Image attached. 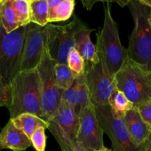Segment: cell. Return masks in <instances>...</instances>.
Instances as JSON below:
<instances>
[{
    "label": "cell",
    "instance_id": "6da1fadb",
    "mask_svg": "<svg viewBox=\"0 0 151 151\" xmlns=\"http://www.w3.org/2000/svg\"><path fill=\"white\" fill-rule=\"evenodd\" d=\"M10 119L29 113L42 119L40 78L37 69L21 71L10 83Z\"/></svg>",
    "mask_w": 151,
    "mask_h": 151
},
{
    "label": "cell",
    "instance_id": "7a4b0ae2",
    "mask_svg": "<svg viewBox=\"0 0 151 151\" xmlns=\"http://www.w3.org/2000/svg\"><path fill=\"white\" fill-rule=\"evenodd\" d=\"M129 10L135 26L129 38L128 58L151 72V25L150 10L139 0H130Z\"/></svg>",
    "mask_w": 151,
    "mask_h": 151
},
{
    "label": "cell",
    "instance_id": "3957f363",
    "mask_svg": "<svg viewBox=\"0 0 151 151\" xmlns=\"http://www.w3.org/2000/svg\"><path fill=\"white\" fill-rule=\"evenodd\" d=\"M115 88L126 96L134 107L151 100V72L127 58L114 75Z\"/></svg>",
    "mask_w": 151,
    "mask_h": 151
},
{
    "label": "cell",
    "instance_id": "277c9868",
    "mask_svg": "<svg viewBox=\"0 0 151 151\" xmlns=\"http://www.w3.org/2000/svg\"><path fill=\"white\" fill-rule=\"evenodd\" d=\"M104 24L96 35V45L103 55L107 69L112 76L118 72L127 58V49L120 41L118 26L111 14V1H103Z\"/></svg>",
    "mask_w": 151,
    "mask_h": 151
},
{
    "label": "cell",
    "instance_id": "5b68a950",
    "mask_svg": "<svg viewBox=\"0 0 151 151\" xmlns=\"http://www.w3.org/2000/svg\"><path fill=\"white\" fill-rule=\"evenodd\" d=\"M28 25L7 33L0 22V78L10 86L20 72Z\"/></svg>",
    "mask_w": 151,
    "mask_h": 151
},
{
    "label": "cell",
    "instance_id": "8992f818",
    "mask_svg": "<svg viewBox=\"0 0 151 151\" xmlns=\"http://www.w3.org/2000/svg\"><path fill=\"white\" fill-rule=\"evenodd\" d=\"M56 63L44 49L42 58L36 67L40 78L42 119L49 122L56 114L62 99L63 91L56 83L54 68Z\"/></svg>",
    "mask_w": 151,
    "mask_h": 151
},
{
    "label": "cell",
    "instance_id": "52a82bcc",
    "mask_svg": "<svg viewBox=\"0 0 151 151\" xmlns=\"http://www.w3.org/2000/svg\"><path fill=\"white\" fill-rule=\"evenodd\" d=\"M99 60L96 63L86 61V83L90 92V101L94 106L108 105V100L115 89L114 77L107 69L103 55L96 44Z\"/></svg>",
    "mask_w": 151,
    "mask_h": 151
},
{
    "label": "cell",
    "instance_id": "ba28073f",
    "mask_svg": "<svg viewBox=\"0 0 151 151\" xmlns=\"http://www.w3.org/2000/svg\"><path fill=\"white\" fill-rule=\"evenodd\" d=\"M104 133L108 136L114 151H145V143L138 145L130 137L123 119L115 114L109 105L94 106Z\"/></svg>",
    "mask_w": 151,
    "mask_h": 151
},
{
    "label": "cell",
    "instance_id": "9c48e42d",
    "mask_svg": "<svg viewBox=\"0 0 151 151\" xmlns=\"http://www.w3.org/2000/svg\"><path fill=\"white\" fill-rule=\"evenodd\" d=\"M81 20L74 16L70 23L65 25H46L47 41L46 50L50 57L58 64H67L70 51L74 48L73 35Z\"/></svg>",
    "mask_w": 151,
    "mask_h": 151
},
{
    "label": "cell",
    "instance_id": "30bf717a",
    "mask_svg": "<svg viewBox=\"0 0 151 151\" xmlns=\"http://www.w3.org/2000/svg\"><path fill=\"white\" fill-rule=\"evenodd\" d=\"M79 118L75 111L62 100L56 114L49 122L50 131L59 141L62 151H71L76 142Z\"/></svg>",
    "mask_w": 151,
    "mask_h": 151
},
{
    "label": "cell",
    "instance_id": "8fae6325",
    "mask_svg": "<svg viewBox=\"0 0 151 151\" xmlns=\"http://www.w3.org/2000/svg\"><path fill=\"white\" fill-rule=\"evenodd\" d=\"M78 118L77 142L84 146L87 151H97L103 148L104 131L98 120L94 106L89 103L81 111Z\"/></svg>",
    "mask_w": 151,
    "mask_h": 151
},
{
    "label": "cell",
    "instance_id": "7c38bea8",
    "mask_svg": "<svg viewBox=\"0 0 151 151\" xmlns=\"http://www.w3.org/2000/svg\"><path fill=\"white\" fill-rule=\"evenodd\" d=\"M46 26L41 27L30 23L24 47L20 72L36 69L42 58L46 47Z\"/></svg>",
    "mask_w": 151,
    "mask_h": 151
},
{
    "label": "cell",
    "instance_id": "4fadbf2b",
    "mask_svg": "<svg viewBox=\"0 0 151 151\" xmlns=\"http://www.w3.org/2000/svg\"><path fill=\"white\" fill-rule=\"evenodd\" d=\"M62 100L70 106L77 114L90 103V92L86 83L85 72L76 76L73 83L62 93Z\"/></svg>",
    "mask_w": 151,
    "mask_h": 151
},
{
    "label": "cell",
    "instance_id": "5bb4252c",
    "mask_svg": "<svg viewBox=\"0 0 151 151\" xmlns=\"http://www.w3.org/2000/svg\"><path fill=\"white\" fill-rule=\"evenodd\" d=\"M122 119L133 141L138 145L144 144L151 133V126L144 120L138 108L127 111Z\"/></svg>",
    "mask_w": 151,
    "mask_h": 151
},
{
    "label": "cell",
    "instance_id": "9a60e30c",
    "mask_svg": "<svg viewBox=\"0 0 151 151\" xmlns=\"http://www.w3.org/2000/svg\"><path fill=\"white\" fill-rule=\"evenodd\" d=\"M0 145L1 149L24 151L32 144L30 138L23 131L16 128L10 119L0 132Z\"/></svg>",
    "mask_w": 151,
    "mask_h": 151
},
{
    "label": "cell",
    "instance_id": "2e32d148",
    "mask_svg": "<svg viewBox=\"0 0 151 151\" xmlns=\"http://www.w3.org/2000/svg\"><path fill=\"white\" fill-rule=\"evenodd\" d=\"M93 31L94 29L88 28L87 25L81 22L74 32V48L85 61L96 63L99 60L96 47L90 39V34Z\"/></svg>",
    "mask_w": 151,
    "mask_h": 151
},
{
    "label": "cell",
    "instance_id": "e0dca14e",
    "mask_svg": "<svg viewBox=\"0 0 151 151\" xmlns=\"http://www.w3.org/2000/svg\"><path fill=\"white\" fill-rule=\"evenodd\" d=\"M48 22H62L69 19L75 8L74 0H47Z\"/></svg>",
    "mask_w": 151,
    "mask_h": 151
},
{
    "label": "cell",
    "instance_id": "ac0fdd59",
    "mask_svg": "<svg viewBox=\"0 0 151 151\" xmlns=\"http://www.w3.org/2000/svg\"><path fill=\"white\" fill-rule=\"evenodd\" d=\"M11 120L15 126L23 131L28 138H30L33 133L38 128H48L49 127V122L29 113L22 114Z\"/></svg>",
    "mask_w": 151,
    "mask_h": 151
},
{
    "label": "cell",
    "instance_id": "d6986e66",
    "mask_svg": "<svg viewBox=\"0 0 151 151\" xmlns=\"http://www.w3.org/2000/svg\"><path fill=\"white\" fill-rule=\"evenodd\" d=\"M0 22L7 33L20 27L11 0H0Z\"/></svg>",
    "mask_w": 151,
    "mask_h": 151
},
{
    "label": "cell",
    "instance_id": "ffe728a7",
    "mask_svg": "<svg viewBox=\"0 0 151 151\" xmlns=\"http://www.w3.org/2000/svg\"><path fill=\"white\" fill-rule=\"evenodd\" d=\"M30 23L45 27L48 22V6L47 0H29Z\"/></svg>",
    "mask_w": 151,
    "mask_h": 151
},
{
    "label": "cell",
    "instance_id": "44dd1931",
    "mask_svg": "<svg viewBox=\"0 0 151 151\" xmlns=\"http://www.w3.org/2000/svg\"><path fill=\"white\" fill-rule=\"evenodd\" d=\"M108 105L110 106L114 113L121 118L127 111L134 107L126 96L116 88L110 96Z\"/></svg>",
    "mask_w": 151,
    "mask_h": 151
},
{
    "label": "cell",
    "instance_id": "7402d4cb",
    "mask_svg": "<svg viewBox=\"0 0 151 151\" xmlns=\"http://www.w3.org/2000/svg\"><path fill=\"white\" fill-rule=\"evenodd\" d=\"M56 83L62 91H66L73 83L76 76L67 64L56 63L54 68Z\"/></svg>",
    "mask_w": 151,
    "mask_h": 151
},
{
    "label": "cell",
    "instance_id": "603a6c76",
    "mask_svg": "<svg viewBox=\"0 0 151 151\" xmlns=\"http://www.w3.org/2000/svg\"><path fill=\"white\" fill-rule=\"evenodd\" d=\"M11 3L20 27L29 24L30 23L29 0H11Z\"/></svg>",
    "mask_w": 151,
    "mask_h": 151
},
{
    "label": "cell",
    "instance_id": "cb8c5ba5",
    "mask_svg": "<svg viewBox=\"0 0 151 151\" xmlns=\"http://www.w3.org/2000/svg\"><path fill=\"white\" fill-rule=\"evenodd\" d=\"M67 65L76 76L82 75L85 71V60L75 48H73L68 54Z\"/></svg>",
    "mask_w": 151,
    "mask_h": 151
},
{
    "label": "cell",
    "instance_id": "d4e9b609",
    "mask_svg": "<svg viewBox=\"0 0 151 151\" xmlns=\"http://www.w3.org/2000/svg\"><path fill=\"white\" fill-rule=\"evenodd\" d=\"M45 128H38L31 135V144L36 151H45L47 137L45 135Z\"/></svg>",
    "mask_w": 151,
    "mask_h": 151
},
{
    "label": "cell",
    "instance_id": "484cf974",
    "mask_svg": "<svg viewBox=\"0 0 151 151\" xmlns=\"http://www.w3.org/2000/svg\"><path fill=\"white\" fill-rule=\"evenodd\" d=\"M10 103V86L0 78V107H8Z\"/></svg>",
    "mask_w": 151,
    "mask_h": 151
},
{
    "label": "cell",
    "instance_id": "4316f807",
    "mask_svg": "<svg viewBox=\"0 0 151 151\" xmlns=\"http://www.w3.org/2000/svg\"><path fill=\"white\" fill-rule=\"evenodd\" d=\"M141 116H142L144 120L151 126V100L144 105L138 107Z\"/></svg>",
    "mask_w": 151,
    "mask_h": 151
},
{
    "label": "cell",
    "instance_id": "83f0119b",
    "mask_svg": "<svg viewBox=\"0 0 151 151\" xmlns=\"http://www.w3.org/2000/svg\"><path fill=\"white\" fill-rule=\"evenodd\" d=\"M71 151H87V149L84 147L83 145H81L80 143L76 142L71 147Z\"/></svg>",
    "mask_w": 151,
    "mask_h": 151
},
{
    "label": "cell",
    "instance_id": "f1b7e54d",
    "mask_svg": "<svg viewBox=\"0 0 151 151\" xmlns=\"http://www.w3.org/2000/svg\"><path fill=\"white\" fill-rule=\"evenodd\" d=\"M98 1H81V3L83 4L84 7L86 9H87L88 10H91L92 7L93 6V4L96 2H97Z\"/></svg>",
    "mask_w": 151,
    "mask_h": 151
},
{
    "label": "cell",
    "instance_id": "f546056e",
    "mask_svg": "<svg viewBox=\"0 0 151 151\" xmlns=\"http://www.w3.org/2000/svg\"><path fill=\"white\" fill-rule=\"evenodd\" d=\"M145 151H151V133L145 142Z\"/></svg>",
    "mask_w": 151,
    "mask_h": 151
},
{
    "label": "cell",
    "instance_id": "4dcf8cb0",
    "mask_svg": "<svg viewBox=\"0 0 151 151\" xmlns=\"http://www.w3.org/2000/svg\"><path fill=\"white\" fill-rule=\"evenodd\" d=\"M130 0H121V1H116L115 2L117 3L118 4H119L120 7H124L125 6H127L130 3Z\"/></svg>",
    "mask_w": 151,
    "mask_h": 151
},
{
    "label": "cell",
    "instance_id": "1f68e13d",
    "mask_svg": "<svg viewBox=\"0 0 151 151\" xmlns=\"http://www.w3.org/2000/svg\"><path fill=\"white\" fill-rule=\"evenodd\" d=\"M139 1H140L141 4L146 6L148 8L150 7L151 9V0H139Z\"/></svg>",
    "mask_w": 151,
    "mask_h": 151
},
{
    "label": "cell",
    "instance_id": "d6a6232c",
    "mask_svg": "<svg viewBox=\"0 0 151 151\" xmlns=\"http://www.w3.org/2000/svg\"><path fill=\"white\" fill-rule=\"evenodd\" d=\"M97 151H114V150H111V149L107 148V147H104L102 149H101V150H97Z\"/></svg>",
    "mask_w": 151,
    "mask_h": 151
},
{
    "label": "cell",
    "instance_id": "836d02e7",
    "mask_svg": "<svg viewBox=\"0 0 151 151\" xmlns=\"http://www.w3.org/2000/svg\"><path fill=\"white\" fill-rule=\"evenodd\" d=\"M149 21H150V25H151V9H150V18H149Z\"/></svg>",
    "mask_w": 151,
    "mask_h": 151
},
{
    "label": "cell",
    "instance_id": "e575fe53",
    "mask_svg": "<svg viewBox=\"0 0 151 151\" xmlns=\"http://www.w3.org/2000/svg\"><path fill=\"white\" fill-rule=\"evenodd\" d=\"M1 150H2V149H1V145H0V151H1Z\"/></svg>",
    "mask_w": 151,
    "mask_h": 151
},
{
    "label": "cell",
    "instance_id": "d590c367",
    "mask_svg": "<svg viewBox=\"0 0 151 151\" xmlns=\"http://www.w3.org/2000/svg\"><path fill=\"white\" fill-rule=\"evenodd\" d=\"M14 151H18V150H14Z\"/></svg>",
    "mask_w": 151,
    "mask_h": 151
}]
</instances>
